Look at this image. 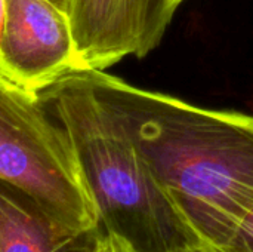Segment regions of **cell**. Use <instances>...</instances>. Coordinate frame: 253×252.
<instances>
[{
    "label": "cell",
    "instance_id": "6da1fadb",
    "mask_svg": "<svg viewBox=\"0 0 253 252\" xmlns=\"http://www.w3.org/2000/svg\"><path fill=\"white\" fill-rule=\"evenodd\" d=\"M136 146L202 244L216 250L253 209V116L205 108L108 73Z\"/></svg>",
    "mask_w": 253,
    "mask_h": 252
},
{
    "label": "cell",
    "instance_id": "7a4b0ae2",
    "mask_svg": "<svg viewBox=\"0 0 253 252\" xmlns=\"http://www.w3.org/2000/svg\"><path fill=\"white\" fill-rule=\"evenodd\" d=\"M39 100L79 151L102 232L133 252H176L202 244L142 157L105 70H73Z\"/></svg>",
    "mask_w": 253,
    "mask_h": 252
},
{
    "label": "cell",
    "instance_id": "3957f363",
    "mask_svg": "<svg viewBox=\"0 0 253 252\" xmlns=\"http://www.w3.org/2000/svg\"><path fill=\"white\" fill-rule=\"evenodd\" d=\"M0 181L76 233L99 229L98 208L79 151L40 100L0 86Z\"/></svg>",
    "mask_w": 253,
    "mask_h": 252
},
{
    "label": "cell",
    "instance_id": "277c9868",
    "mask_svg": "<svg viewBox=\"0 0 253 252\" xmlns=\"http://www.w3.org/2000/svg\"><path fill=\"white\" fill-rule=\"evenodd\" d=\"M1 40L9 83L31 97L82 70L70 18L61 0H4Z\"/></svg>",
    "mask_w": 253,
    "mask_h": 252
},
{
    "label": "cell",
    "instance_id": "5b68a950",
    "mask_svg": "<svg viewBox=\"0 0 253 252\" xmlns=\"http://www.w3.org/2000/svg\"><path fill=\"white\" fill-rule=\"evenodd\" d=\"M82 68L107 70L148 55L144 0H61Z\"/></svg>",
    "mask_w": 253,
    "mask_h": 252
},
{
    "label": "cell",
    "instance_id": "8992f818",
    "mask_svg": "<svg viewBox=\"0 0 253 252\" xmlns=\"http://www.w3.org/2000/svg\"><path fill=\"white\" fill-rule=\"evenodd\" d=\"M98 236L99 229L90 233L65 229L0 181V252H90Z\"/></svg>",
    "mask_w": 253,
    "mask_h": 252
},
{
    "label": "cell",
    "instance_id": "52a82bcc",
    "mask_svg": "<svg viewBox=\"0 0 253 252\" xmlns=\"http://www.w3.org/2000/svg\"><path fill=\"white\" fill-rule=\"evenodd\" d=\"M145 12V43L148 53L162 42L168 25L173 18V10L168 0H144Z\"/></svg>",
    "mask_w": 253,
    "mask_h": 252
},
{
    "label": "cell",
    "instance_id": "ba28073f",
    "mask_svg": "<svg viewBox=\"0 0 253 252\" xmlns=\"http://www.w3.org/2000/svg\"><path fill=\"white\" fill-rule=\"evenodd\" d=\"M216 252H253V209Z\"/></svg>",
    "mask_w": 253,
    "mask_h": 252
},
{
    "label": "cell",
    "instance_id": "9c48e42d",
    "mask_svg": "<svg viewBox=\"0 0 253 252\" xmlns=\"http://www.w3.org/2000/svg\"><path fill=\"white\" fill-rule=\"evenodd\" d=\"M90 252H133L122 239L117 236L102 232L99 229V236L96 239V244Z\"/></svg>",
    "mask_w": 253,
    "mask_h": 252
},
{
    "label": "cell",
    "instance_id": "30bf717a",
    "mask_svg": "<svg viewBox=\"0 0 253 252\" xmlns=\"http://www.w3.org/2000/svg\"><path fill=\"white\" fill-rule=\"evenodd\" d=\"M4 16H6V1L0 0V86L13 88L7 80L4 65H3V56H1V40H3V30H4Z\"/></svg>",
    "mask_w": 253,
    "mask_h": 252
},
{
    "label": "cell",
    "instance_id": "8fae6325",
    "mask_svg": "<svg viewBox=\"0 0 253 252\" xmlns=\"http://www.w3.org/2000/svg\"><path fill=\"white\" fill-rule=\"evenodd\" d=\"M176 252H216L213 248L205 245V244H196V245H191V247H187L181 251Z\"/></svg>",
    "mask_w": 253,
    "mask_h": 252
},
{
    "label": "cell",
    "instance_id": "7c38bea8",
    "mask_svg": "<svg viewBox=\"0 0 253 252\" xmlns=\"http://www.w3.org/2000/svg\"><path fill=\"white\" fill-rule=\"evenodd\" d=\"M169 1V7L175 12L176 9H178V6L182 3V1H185V0H168Z\"/></svg>",
    "mask_w": 253,
    "mask_h": 252
}]
</instances>
